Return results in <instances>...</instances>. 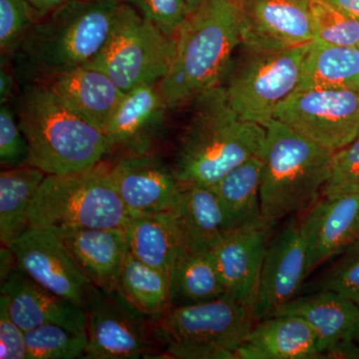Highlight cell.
Returning a JSON list of instances; mask_svg holds the SVG:
<instances>
[{
    "mask_svg": "<svg viewBox=\"0 0 359 359\" xmlns=\"http://www.w3.org/2000/svg\"><path fill=\"white\" fill-rule=\"evenodd\" d=\"M123 0H69L39 18L13 51L21 83H46L83 67L102 49Z\"/></svg>",
    "mask_w": 359,
    "mask_h": 359,
    "instance_id": "cell-1",
    "label": "cell"
},
{
    "mask_svg": "<svg viewBox=\"0 0 359 359\" xmlns=\"http://www.w3.org/2000/svg\"><path fill=\"white\" fill-rule=\"evenodd\" d=\"M242 0H204L187 16L176 35V50L159 90L169 109L192 103L223 85L241 39Z\"/></svg>",
    "mask_w": 359,
    "mask_h": 359,
    "instance_id": "cell-2",
    "label": "cell"
},
{
    "mask_svg": "<svg viewBox=\"0 0 359 359\" xmlns=\"http://www.w3.org/2000/svg\"><path fill=\"white\" fill-rule=\"evenodd\" d=\"M173 168L181 182L212 186L254 156L263 154L266 128L231 107L224 85L193 101Z\"/></svg>",
    "mask_w": 359,
    "mask_h": 359,
    "instance_id": "cell-3",
    "label": "cell"
},
{
    "mask_svg": "<svg viewBox=\"0 0 359 359\" xmlns=\"http://www.w3.org/2000/svg\"><path fill=\"white\" fill-rule=\"evenodd\" d=\"M16 117L29 149L28 164L46 175L87 169L101 162L111 150L104 132L63 102L47 85L25 87Z\"/></svg>",
    "mask_w": 359,
    "mask_h": 359,
    "instance_id": "cell-4",
    "label": "cell"
},
{
    "mask_svg": "<svg viewBox=\"0 0 359 359\" xmlns=\"http://www.w3.org/2000/svg\"><path fill=\"white\" fill-rule=\"evenodd\" d=\"M261 218L271 230L320 199L334 152L273 119L266 126Z\"/></svg>",
    "mask_w": 359,
    "mask_h": 359,
    "instance_id": "cell-5",
    "label": "cell"
},
{
    "mask_svg": "<svg viewBox=\"0 0 359 359\" xmlns=\"http://www.w3.org/2000/svg\"><path fill=\"white\" fill-rule=\"evenodd\" d=\"M109 165L46 175L28 211L29 226L125 229L128 211L116 190Z\"/></svg>",
    "mask_w": 359,
    "mask_h": 359,
    "instance_id": "cell-6",
    "label": "cell"
},
{
    "mask_svg": "<svg viewBox=\"0 0 359 359\" xmlns=\"http://www.w3.org/2000/svg\"><path fill=\"white\" fill-rule=\"evenodd\" d=\"M256 320L252 309L226 294L211 301L175 304L154 320L169 358L236 359Z\"/></svg>",
    "mask_w": 359,
    "mask_h": 359,
    "instance_id": "cell-7",
    "label": "cell"
},
{
    "mask_svg": "<svg viewBox=\"0 0 359 359\" xmlns=\"http://www.w3.org/2000/svg\"><path fill=\"white\" fill-rule=\"evenodd\" d=\"M176 36H170L123 1L109 35L87 67L101 71L124 93L160 83L170 69Z\"/></svg>",
    "mask_w": 359,
    "mask_h": 359,
    "instance_id": "cell-8",
    "label": "cell"
},
{
    "mask_svg": "<svg viewBox=\"0 0 359 359\" xmlns=\"http://www.w3.org/2000/svg\"><path fill=\"white\" fill-rule=\"evenodd\" d=\"M309 44L280 50L243 46L224 85L233 109L266 128L278 104L297 90Z\"/></svg>",
    "mask_w": 359,
    "mask_h": 359,
    "instance_id": "cell-9",
    "label": "cell"
},
{
    "mask_svg": "<svg viewBox=\"0 0 359 359\" xmlns=\"http://www.w3.org/2000/svg\"><path fill=\"white\" fill-rule=\"evenodd\" d=\"M88 337L84 358L127 359L157 354L154 320L119 292L91 285L84 306Z\"/></svg>",
    "mask_w": 359,
    "mask_h": 359,
    "instance_id": "cell-10",
    "label": "cell"
},
{
    "mask_svg": "<svg viewBox=\"0 0 359 359\" xmlns=\"http://www.w3.org/2000/svg\"><path fill=\"white\" fill-rule=\"evenodd\" d=\"M273 119L335 152L359 136V91L299 90L278 104Z\"/></svg>",
    "mask_w": 359,
    "mask_h": 359,
    "instance_id": "cell-11",
    "label": "cell"
},
{
    "mask_svg": "<svg viewBox=\"0 0 359 359\" xmlns=\"http://www.w3.org/2000/svg\"><path fill=\"white\" fill-rule=\"evenodd\" d=\"M9 247L23 273L84 309L92 283L53 229L29 226Z\"/></svg>",
    "mask_w": 359,
    "mask_h": 359,
    "instance_id": "cell-12",
    "label": "cell"
},
{
    "mask_svg": "<svg viewBox=\"0 0 359 359\" xmlns=\"http://www.w3.org/2000/svg\"><path fill=\"white\" fill-rule=\"evenodd\" d=\"M311 2L313 0H242L243 46L280 50L313 41Z\"/></svg>",
    "mask_w": 359,
    "mask_h": 359,
    "instance_id": "cell-13",
    "label": "cell"
},
{
    "mask_svg": "<svg viewBox=\"0 0 359 359\" xmlns=\"http://www.w3.org/2000/svg\"><path fill=\"white\" fill-rule=\"evenodd\" d=\"M299 223L290 224L266 245L252 313L256 321L273 316L295 297L308 276Z\"/></svg>",
    "mask_w": 359,
    "mask_h": 359,
    "instance_id": "cell-14",
    "label": "cell"
},
{
    "mask_svg": "<svg viewBox=\"0 0 359 359\" xmlns=\"http://www.w3.org/2000/svg\"><path fill=\"white\" fill-rule=\"evenodd\" d=\"M269 231L262 219L242 224L228 231L212 249L226 294L250 309L257 299Z\"/></svg>",
    "mask_w": 359,
    "mask_h": 359,
    "instance_id": "cell-15",
    "label": "cell"
},
{
    "mask_svg": "<svg viewBox=\"0 0 359 359\" xmlns=\"http://www.w3.org/2000/svg\"><path fill=\"white\" fill-rule=\"evenodd\" d=\"M308 275L359 236V196L320 197L299 222Z\"/></svg>",
    "mask_w": 359,
    "mask_h": 359,
    "instance_id": "cell-16",
    "label": "cell"
},
{
    "mask_svg": "<svg viewBox=\"0 0 359 359\" xmlns=\"http://www.w3.org/2000/svg\"><path fill=\"white\" fill-rule=\"evenodd\" d=\"M111 177L130 216L166 212L180 181L174 169L151 153H133L110 167Z\"/></svg>",
    "mask_w": 359,
    "mask_h": 359,
    "instance_id": "cell-17",
    "label": "cell"
},
{
    "mask_svg": "<svg viewBox=\"0 0 359 359\" xmlns=\"http://www.w3.org/2000/svg\"><path fill=\"white\" fill-rule=\"evenodd\" d=\"M69 250L90 283L98 289L118 290L128 252L124 229L51 228Z\"/></svg>",
    "mask_w": 359,
    "mask_h": 359,
    "instance_id": "cell-18",
    "label": "cell"
},
{
    "mask_svg": "<svg viewBox=\"0 0 359 359\" xmlns=\"http://www.w3.org/2000/svg\"><path fill=\"white\" fill-rule=\"evenodd\" d=\"M1 294L8 299L11 318L25 332L46 323L86 332L83 308L45 289L18 266L1 283Z\"/></svg>",
    "mask_w": 359,
    "mask_h": 359,
    "instance_id": "cell-19",
    "label": "cell"
},
{
    "mask_svg": "<svg viewBox=\"0 0 359 359\" xmlns=\"http://www.w3.org/2000/svg\"><path fill=\"white\" fill-rule=\"evenodd\" d=\"M168 109L159 83L141 85L126 92L104 130L110 148L124 149L130 154L149 152Z\"/></svg>",
    "mask_w": 359,
    "mask_h": 359,
    "instance_id": "cell-20",
    "label": "cell"
},
{
    "mask_svg": "<svg viewBox=\"0 0 359 359\" xmlns=\"http://www.w3.org/2000/svg\"><path fill=\"white\" fill-rule=\"evenodd\" d=\"M167 212L181 233L183 244L212 250L233 226L211 186L180 181Z\"/></svg>",
    "mask_w": 359,
    "mask_h": 359,
    "instance_id": "cell-21",
    "label": "cell"
},
{
    "mask_svg": "<svg viewBox=\"0 0 359 359\" xmlns=\"http://www.w3.org/2000/svg\"><path fill=\"white\" fill-rule=\"evenodd\" d=\"M320 353L318 337L306 321L292 314H275L256 321L236 359H311Z\"/></svg>",
    "mask_w": 359,
    "mask_h": 359,
    "instance_id": "cell-22",
    "label": "cell"
},
{
    "mask_svg": "<svg viewBox=\"0 0 359 359\" xmlns=\"http://www.w3.org/2000/svg\"><path fill=\"white\" fill-rule=\"evenodd\" d=\"M43 84L103 132L125 94L107 75L87 66L62 73Z\"/></svg>",
    "mask_w": 359,
    "mask_h": 359,
    "instance_id": "cell-23",
    "label": "cell"
},
{
    "mask_svg": "<svg viewBox=\"0 0 359 359\" xmlns=\"http://www.w3.org/2000/svg\"><path fill=\"white\" fill-rule=\"evenodd\" d=\"M275 314H292L306 321L318 337L321 353L340 339L355 337L359 306L337 292L320 290L313 294L294 297Z\"/></svg>",
    "mask_w": 359,
    "mask_h": 359,
    "instance_id": "cell-24",
    "label": "cell"
},
{
    "mask_svg": "<svg viewBox=\"0 0 359 359\" xmlns=\"http://www.w3.org/2000/svg\"><path fill=\"white\" fill-rule=\"evenodd\" d=\"M124 230L129 252L171 280L175 262L183 245L181 233L171 215L166 211L132 217Z\"/></svg>",
    "mask_w": 359,
    "mask_h": 359,
    "instance_id": "cell-25",
    "label": "cell"
},
{
    "mask_svg": "<svg viewBox=\"0 0 359 359\" xmlns=\"http://www.w3.org/2000/svg\"><path fill=\"white\" fill-rule=\"evenodd\" d=\"M358 90L359 49L313 40L297 90Z\"/></svg>",
    "mask_w": 359,
    "mask_h": 359,
    "instance_id": "cell-26",
    "label": "cell"
},
{
    "mask_svg": "<svg viewBox=\"0 0 359 359\" xmlns=\"http://www.w3.org/2000/svg\"><path fill=\"white\" fill-rule=\"evenodd\" d=\"M46 174L25 163L0 173V241L9 247L28 228V211Z\"/></svg>",
    "mask_w": 359,
    "mask_h": 359,
    "instance_id": "cell-27",
    "label": "cell"
},
{
    "mask_svg": "<svg viewBox=\"0 0 359 359\" xmlns=\"http://www.w3.org/2000/svg\"><path fill=\"white\" fill-rule=\"evenodd\" d=\"M172 306L218 299L226 289L212 250L182 245L171 275Z\"/></svg>",
    "mask_w": 359,
    "mask_h": 359,
    "instance_id": "cell-28",
    "label": "cell"
},
{
    "mask_svg": "<svg viewBox=\"0 0 359 359\" xmlns=\"http://www.w3.org/2000/svg\"><path fill=\"white\" fill-rule=\"evenodd\" d=\"M264 167L263 154L254 156L211 186L219 196L233 228L262 219Z\"/></svg>",
    "mask_w": 359,
    "mask_h": 359,
    "instance_id": "cell-29",
    "label": "cell"
},
{
    "mask_svg": "<svg viewBox=\"0 0 359 359\" xmlns=\"http://www.w3.org/2000/svg\"><path fill=\"white\" fill-rule=\"evenodd\" d=\"M118 290L135 308L152 320L159 318L172 306L170 278L135 257L129 250Z\"/></svg>",
    "mask_w": 359,
    "mask_h": 359,
    "instance_id": "cell-30",
    "label": "cell"
},
{
    "mask_svg": "<svg viewBox=\"0 0 359 359\" xmlns=\"http://www.w3.org/2000/svg\"><path fill=\"white\" fill-rule=\"evenodd\" d=\"M27 359L84 358L88 344L86 332L46 323L25 332Z\"/></svg>",
    "mask_w": 359,
    "mask_h": 359,
    "instance_id": "cell-31",
    "label": "cell"
},
{
    "mask_svg": "<svg viewBox=\"0 0 359 359\" xmlns=\"http://www.w3.org/2000/svg\"><path fill=\"white\" fill-rule=\"evenodd\" d=\"M314 39L339 46H358L359 21L325 0L311 2Z\"/></svg>",
    "mask_w": 359,
    "mask_h": 359,
    "instance_id": "cell-32",
    "label": "cell"
},
{
    "mask_svg": "<svg viewBox=\"0 0 359 359\" xmlns=\"http://www.w3.org/2000/svg\"><path fill=\"white\" fill-rule=\"evenodd\" d=\"M359 196V136L332 154L330 173L321 197Z\"/></svg>",
    "mask_w": 359,
    "mask_h": 359,
    "instance_id": "cell-33",
    "label": "cell"
},
{
    "mask_svg": "<svg viewBox=\"0 0 359 359\" xmlns=\"http://www.w3.org/2000/svg\"><path fill=\"white\" fill-rule=\"evenodd\" d=\"M320 289L344 295L359 306V236L323 275Z\"/></svg>",
    "mask_w": 359,
    "mask_h": 359,
    "instance_id": "cell-34",
    "label": "cell"
},
{
    "mask_svg": "<svg viewBox=\"0 0 359 359\" xmlns=\"http://www.w3.org/2000/svg\"><path fill=\"white\" fill-rule=\"evenodd\" d=\"M37 20L26 0H0L1 56L13 55L30 26Z\"/></svg>",
    "mask_w": 359,
    "mask_h": 359,
    "instance_id": "cell-35",
    "label": "cell"
},
{
    "mask_svg": "<svg viewBox=\"0 0 359 359\" xmlns=\"http://www.w3.org/2000/svg\"><path fill=\"white\" fill-rule=\"evenodd\" d=\"M161 32L175 36L189 15L185 0H123Z\"/></svg>",
    "mask_w": 359,
    "mask_h": 359,
    "instance_id": "cell-36",
    "label": "cell"
},
{
    "mask_svg": "<svg viewBox=\"0 0 359 359\" xmlns=\"http://www.w3.org/2000/svg\"><path fill=\"white\" fill-rule=\"evenodd\" d=\"M29 149L18 125V117L8 104L0 107V163L4 169L27 163Z\"/></svg>",
    "mask_w": 359,
    "mask_h": 359,
    "instance_id": "cell-37",
    "label": "cell"
},
{
    "mask_svg": "<svg viewBox=\"0 0 359 359\" xmlns=\"http://www.w3.org/2000/svg\"><path fill=\"white\" fill-rule=\"evenodd\" d=\"M0 358L27 359L25 332L11 318L4 294H0Z\"/></svg>",
    "mask_w": 359,
    "mask_h": 359,
    "instance_id": "cell-38",
    "label": "cell"
},
{
    "mask_svg": "<svg viewBox=\"0 0 359 359\" xmlns=\"http://www.w3.org/2000/svg\"><path fill=\"white\" fill-rule=\"evenodd\" d=\"M354 337H346L323 349L320 358L359 359V347L354 344Z\"/></svg>",
    "mask_w": 359,
    "mask_h": 359,
    "instance_id": "cell-39",
    "label": "cell"
},
{
    "mask_svg": "<svg viewBox=\"0 0 359 359\" xmlns=\"http://www.w3.org/2000/svg\"><path fill=\"white\" fill-rule=\"evenodd\" d=\"M14 88V74L13 70H9L4 63L0 69V102L7 103L13 95Z\"/></svg>",
    "mask_w": 359,
    "mask_h": 359,
    "instance_id": "cell-40",
    "label": "cell"
},
{
    "mask_svg": "<svg viewBox=\"0 0 359 359\" xmlns=\"http://www.w3.org/2000/svg\"><path fill=\"white\" fill-rule=\"evenodd\" d=\"M32 7L37 20L57 9L69 0H26Z\"/></svg>",
    "mask_w": 359,
    "mask_h": 359,
    "instance_id": "cell-41",
    "label": "cell"
},
{
    "mask_svg": "<svg viewBox=\"0 0 359 359\" xmlns=\"http://www.w3.org/2000/svg\"><path fill=\"white\" fill-rule=\"evenodd\" d=\"M1 269H0V278H1V283L8 278V276L18 268V262H16L15 256H14L13 250L11 247L1 245Z\"/></svg>",
    "mask_w": 359,
    "mask_h": 359,
    "instance_id": "cell-42",
    "label": "cell"
},
{
    "mask_svg": "<svg viewBox=\"0 0 359 359\" xmlns=\"http://www.w3.org/2000/svg\"><path fill=\"white\" fill-rule=\"evenodd\" d=\"M359 21V0H325Z\"/></svg>",
    "mask_w": 359,
    "mask_h": 359,
    "instance_id": "cell-43",
    "label": "cell"
},
{
    "mask_svg": "<svg viewBox=\"0 0 359 359\" xmlns=\"http://www.w3.org/2000/svg\"><path fill=\"white\" fill-rule=\"evenodd\" d=\"M187 7H188L189 13L193 11L200 4H202L204 0H185Z\"/></svg>",
    "mask_w": 359,
    "mask_h": 359,
    "instance_id": "cell-44",
    "label": "cell"
},
{
    "mask_svg": "<svg viewBox=\"0 0 359 359\" xmlns=\"http://www.w3.org/2000/svg\"><path fill=\"white\" fill-rule=\"evenodd\" d=\"M355 339H358L359 340V320H358V327H356V330H355Z\"/></svg>",
    "mask_w": 359,
    "mask_h": 359,
    "instance_id": "cell-45",
    "label": "cell"
},
{
    "mask_svg": "<svg viewBox=\"0 0 359 359\" xmlns=\"http://www.w3.org/2000/svg\"><path fill=\"white\" fill-rule=\"evenodd\" d=\"M358 48L359 49V42H358Z\"/></svg>",
    "mask_w": 359,
    "mask_h": 359,
    "instance_id": "cell-46",
    "label": "cell"
}]
</instances>
